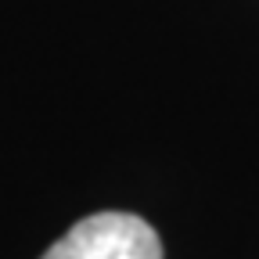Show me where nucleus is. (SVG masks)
Here are the masks:
<instances>
[{"label":"nucleus","mask_w":259,"mask_h":259,"mask_svg":"<svg viewBox=\"0 0 259 259\" xmlns=\"http://www.w3.org/2000/svg\"><path fill=\"white\" fill-rule=\"evenodd\" d=\"M40 259H162V241L134 212H94L72 223Z\"/></svg>","instance_id":"nucleus-1"}]
</instances>
